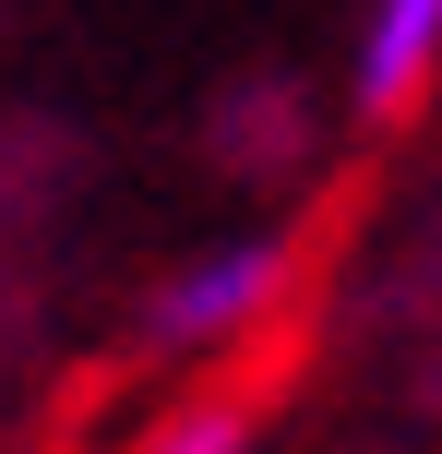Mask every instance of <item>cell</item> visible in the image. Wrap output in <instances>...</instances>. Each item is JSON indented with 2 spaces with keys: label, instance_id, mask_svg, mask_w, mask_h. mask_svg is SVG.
<instances>
[{
  "label": "cell",
  "instance_id": "6da1fadb",
  "mask_svg": "<svg viewBox=\"0 0 442 454\" xmlns=\"http://www.w3.org/2000/svg\"><path fill=\"white\" fill-rule=\"evenodd\" d=\"M287 263H299V251H287L275 227H252V239H215V251H191V263L156 287V347H180V359L252 347L263 323H275V299H287Z\"/></svg>",
  "mask_w": 442,
  "mask_h": 454
},
{
  "label": "cell",
  "instance_id": "3957f363",
  "mask_svg": "<svg viewBox=\"0 0 442 454\" xmlns=\"http://www.w3.org/2000/svg\"><path fill=\"white\" fill-rule=\"evenodd\" d=\"M120 454H239V407H180V419H156V431L120 442Z\"/></svg>",
  "mask_w": 442,
  "mask_h": 454
},
{
  "label": "cell",
  "instance_id": "7a4b0ae2",
  "mask_svg": "<svg viewBox=\"0 0 442 454\" xmlns=\"http://www.w3.org/2000/svg\"><path fill=\"white\" fill-rule=\"evenodd\" d=\"M442 60V0H371V36H359V96L407 108Z\"/></svg>",
  "mask_w": 442,
  "mask_h": 454
}]
</instances>
